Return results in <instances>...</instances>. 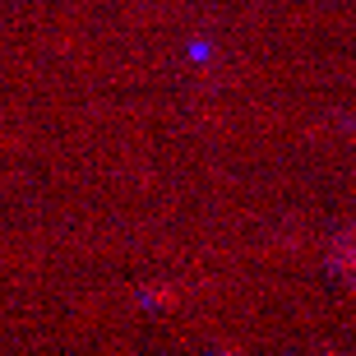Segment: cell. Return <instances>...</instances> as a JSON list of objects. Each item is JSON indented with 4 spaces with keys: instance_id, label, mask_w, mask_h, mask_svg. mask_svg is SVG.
Segmentation results:
<instances>
[{
    "instance_id": "obj_1",
    "label": "cell",
    "mask_w": 356,
    "mask_h": 356,
    "mask_svg": "<svg viewBox=\"0 0 356 356\" xmlns=\"http://www.w3.org/2000/svg\"><path fill=\"white\" fill-rule=\"evenodd\" d=\"M144 301H148V305H172V287H148Z\"/></svg>"
}]
</instances>
